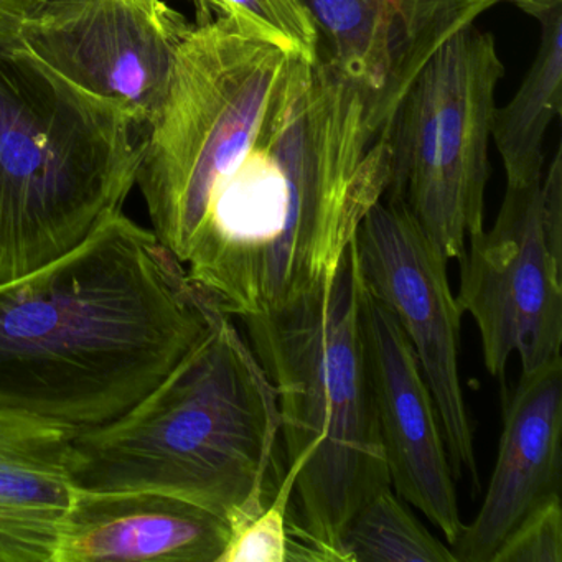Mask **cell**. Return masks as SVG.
<instances>
[{
	"mask_svg": "<svg viewBox=\"0 0 562 562\" xmlns=\"http://www.w3.org/2000/svg\"><path fill=\"white\" fill-rule=\"evenodd\" d=\"M216 307L153 229L117 210L77 248L0 284V407L75 434L111 423Z\"/></svg>",
	"mask_w": 562,
	"mask_h": 562,
	"instance_id": "obj_2",
	"label": "cell"
},
{
	"mask_svg": "<svg viewBox=\"0 0 562 562\" xmlns=\"http://www.w3.org/2000/svg\"><path fill=\"white\" fill-rule=\"evenodd\" d=\"M225 518L177 496L75 488L52 562H218Z\"/></svg>",
	"mask_w": 562,
	"mask_h": 562,
	"instance_id": "obj_13",
	"label": "cell"
},
{
	"mask_svg": "<svg viewBox=\"0 0 562 562\" xmlns=\"http://www.w3.org/2000/svg\"><path fill=\"white\" fill-rule=\"evenodd\" d=\"M74 430L0 407V562H52L75 495Z\"/></svg>",
	"mask_w": 562,
	"mask_h": 562,
	"instance_id": "obj_14",
	"label": "cell"
},
{
	"mask_svg": "<svg viewBox=\"0 0 562 562\" xmlns=\"http://www.w3.org/2000/svg\"><path fill=\"white\" fill-rule=\"evenodd\" d=\"M57 0H0V48L21 47L22 25Z\"/></svg>",
	"mask_w": 562,
	"mask_h": 562,
	"instance_id": "obj_20",
	"label": "cell"
},
{
	"mask_svg": "<svg viewBox=\"0 0 562 562\" xmlns=\"http://www.w3.org/2000/svg\"><path fill=\"white\" fill-rule=\"evenodd\" d=\"M502 2H509L536 19L544 12L551 11L555 5H562V0H502Z\"/></svg>",
	"mask_w": 562,
	"mask_h": 562,
	"instance_id": "obj_21",
	"label": "cell"
},
{
	"mask_svg": "<svg viewBox=\"0 0 562 562\" xmlns=\"http://www.w3.org/2000/svg\"><path fill=\"white\" fill-rule=\"evenodd\" d=\"M502 0H302L327 61L360 91L380 137L436 52Z\"/></svg>",
	"mask_w": 562,
	"mask_h": 562,
	"instance_id": "obj_10",
	"label": "cell"
},
{
	"mask_svg": "<svg viewBox=\"0 0 562 562\" xmlns=\"http://www.w3.org/2000/svg\"><path fill=\"white\" fill-rule=\"evenodd\" d=\"M340 546L345 562H456L450 546L434 538L391 486L353 513Z\"/></svg>",
	"mask_w": 562,
	"mask_h": 562,
	"instance_id": "obj_16",
	"label": "cell"
},
{
	"mask_svg": "<svg viewBox=\"0 0 562 562\" xmlns=\"http://www.w3.org/2000/svg\"><path fill=\"white\" fill-rule=\"evenodd\" d=\"M367 288L400 322L439 411L453 475L480 486L472 420L460 383L462 308L450 288L449 259L400 202L381 199L358 228Z\"/></svg>",
	"mask_w": 562,
	"mask_h": 562,
	"instance_id": "obj_8",
	"label": "cell"
},
{
	"mask_svg": "<svg viewBox=\"0 0 562 562\" xmlns=\"http://www.w3.org/2000/svg\"><path fill=\"white\" fill-rule=\"evenodd\" d=\"M22 47L0 48V284L77 248L136 186L143 137Z\"/></svg>",
	"mask_w": 562,
	"mask_h": 562,
	"instance_id": "obj_5",
	"label": "cell"
},
{
	"mask_svg": "<svg viewBox=\"0 0 562 562\" xmlns=\"http://www.w3.org/2000/svg\"><path fill=\"white\" fill-rule=\"evenodd\" d=\"M387 176L360 91L297 57L281 83L233 91L183 126L147 212L190 281L243 321L330 281Z\"/></svg>",
	"mask_w": 562,
	"mask_h": 562,
	"instance_id": "obj_1",
	"label": "cell"
},
{
	"mask_svg": "<svg viewBox=\"0 0 562 562\" xmlns=\"http://www.w3.org/2000/svg\"><path fill=\"white\" fill-rule=\"evenodd\" d=\"M490 562H562L561 495L531 509L503 539Z\"/></svg>",
	"mask_w": 562,
	"mask_h": 562,
	"instance_id": "obj_19",
	"label": "cell"
},
{
	"mask_svg": "<svg viewBox=\"0 0 562 562\" xmlns=\"http://www.w3.org/2000/svg\"><path fill=\"white\" fill-rule=\"evenodd\" d=\"M457 295L475 322L486 371L505 380L562 358V149L535 186L506 187L490 229L470 236Z\"/></svg>",
	"mask_w": 562,
	"mask_h": 562,
	"instance_id": "obj_7",
	"label": "cell"
},
{
	"mask_svg": "<svg viewBox=\"0 0 562 562\" xmlns=\"http://www.w3.org/2000/svg\"><path fill=\"white\" fill-rule=\"evenodd\" d=\"M192 24L126 0H57L21 29V47L80 90L117 104L137 130L159 116Z\"/></svg>",
	"mask_w": 562,
	"mask_h": 562,
	"instance_id": "obj_9",
	"label": "cell"
},
{
	"mask_svg": "<svg viewBox=\"0 0 562 562\" xmlns=\"http://www.w3.org/2000/svg\"><path fill=\"white\" fill-rule=\"evenodd\" d=\"M505 65L492 34L467 25L417 75L380 133L383 199L403 203L447 259L483 229L495 93Z\"/></svg>",
	"mask_w": 562,
	"mask_h": 562,
	"instance_id": "obj_6",
	"label": "cell"
},
{
	"mask_svg": "<svg viewBox=\"0 0 562 562\" xmlns=\"http://www.w3.org/2000/svg\"><path fill=\"white\" fill-rule=\"evenodd\" d=\"M126 2L137 5V8L144 9V11L150 12L154 15H166L173 11L172 8L164 4L162 0H126Z\"/></svg>",
	"mask_w": 562,
	"mask_h": 562,
	"instance_id": "obj_22",
	"label": "cell"
},
{
	"mask_svg": "<svg viewBox=\"0 0 562 562\" xmlns=\"http://www.w3.org/2000/svg\"><path fill=\"white\" fill-rule=\"evenodd\" d=\"M363 289L353 239L330 281L241 321L278 393L302 561L345 562L348 519L391 486L361 330Z\"/></svg>",
	"mask_w": 562,
	"mask_h": 562,
	"instance_id": "obj_4",
	"label": "cell"
},
{
	"mask_svg": "<svg viewBox=\"0 0 562 562\" xmlns=\"http://www.w3.org/2000/svg\"><path fill=\"white\" fill-rule=\"evenodd\" d=\"M538 21V54L515 97L493 114L492 137L512 189L541 182L546 133L562 110V5Z\"/></svg>",
	"mask_w": 562,
	"mask_h": 562,
	"instance_id": "obj_15",
	"label": "cell"
},
{
	"mask_svg": "<svg viewBox=\"0 0 562 562\" xmlns=\"http://www.w3.org/2000/svg\"><path fill=\"white\" fill-rule=\"evenodd\" d=\"M281 437L274 384L216 307L166 378L111 423L71 440L75 486L177 496L229 526L266 508Z\"/></svg>",
	"mask_w": 562,
	"mask_h": 562,
	"instance_id": "obj_3",
	"label": "cell"
},
{
	"mask_svg": "<svg viewBox=\"0 0 562 562\" xmlns=\"http://www.w3.org/2000/svg\"><path fill=\"white\" fill-rule=\"evenodd\" d=\"M196 12L195 24L229 19L239 27L265 38L288 54L307 61L318 60L317 29L302 0H189Z\"/></svg>",
	"mask_w": 562,
	"mask_h": 562,
	"instance_id": "obj_17",
	"label": "cell"
},
{
	"mask_svg": "<svg viewBox=\"0 0 562 562\" xmlns=\"http://www.w3.org/2000/svg\"><path fill=\"white\" fill-rule=\"evenodd\" d=\"M294 476L282 473L265 509L229 526V538L218 562H294L291 503Z\"/></svg>",
	"mask_w": 562,
	"mask_h": 562,
	"instance_id": "obj_18",
	"label": "cell"
},
{
	"mask_svg": "<svg viewBox=\"0 0 562 562\" xmlns=\"http://www.w3.org/2000/svg\"><path fill=\"white\" fill-rule=\"evenodd\" d=\"M361 330L391 486L419 509L450 546L465 522L460 518L439 411L409 338L393 312L371 294L367 282Z\"/></svg>",
	"mask_w": 562,
	"mask_h": 562,
	"instance_id": "obj_11",
	"label": "cell"
},
{
	"mask_svg": "<svg viewBox=\"0 0 562 562\" xmlns=\"http://www.w3.org/2000/svg\"><path fill=\"white\" fill-rule=\"evenodd\" d=\"M562 358L521 373L505 404L495 469L480 512L450 544L456 562H490L536 506L561 495Z\"/></svg>",
	"mask_w": 562,
	"mask_h": 562,
	"instance_id": "obj_12",
	"label": "cell"
}]
</instances>
